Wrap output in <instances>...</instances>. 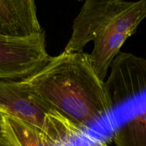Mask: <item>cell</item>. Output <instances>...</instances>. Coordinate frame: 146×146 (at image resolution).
<instances>
[{
  "mask_svg": "<svg viewBox=\"0 0 146 146\" xmlns=\"http://www.w3.org/2000/svg\"><path fill=\"white\" fill-rule=\"evenodd\" d=\"M41 30L35 0H0V33L27 36Z\"/></svg>",
  "mask_w": 146,
  "mask_h": 146,
  "instance_id": "6",
  "label": "cell"
},
{
  "mask_svg": "<svg viewBox=\"0 0 146 146\" xmlns=\"http://www.w3.org/2000/svg\"><path fill=\"white\" fill-rule=\"evenodd\" d=\"M145 17L146 0H85L73 22L72 33L64 52H82L88 42H93L90 62L104 81L122 46Z\"/></svg>",
  "mask_w": 146,
  "mask_h": 146,
  "instance_id": "2",
  "label": "cell"
},
{
  "mask_svg": "<svg viewBox=\"0 0 146 146\" xmlns=\"http://www.w3.org/2000/svg\"><path fill=\"white\" fill-rule=\"evenodd\" d=\"M45 32L27 36L0 33V80L24 81L47 64Z\"/></svg>",
  "mask_w": 146,
  "mask_h": 146,
  "instance_id": "4",
  "label": "cell"
},
{
  "mask_svg": "<svg viewBox=\"0 0 146 146\" xmlns=\"http://www.w3.org/2000/svg\"><path fill=\"white\" fill-rule=\"evenodd\" d=\"M105 88L112 110L146 95V60L120 52L110 66Z\"/></svg>",
  "mask_w": 146,
  "mask_h": 146,
  "instance_id": "5",
  "label": "cell"
},
{
  "mask_svg": "<svg viewBox=\"0 0 146 146\" xmlns=\"http://www.w3.org/2000/svg\"><path fill=\"white\" fill-rule=\"evenodd\" d=\"M0 146H11L6 140L0 134Z\"/></svg>",
  "mask_w": 146,
  "mask_h": 146,
  "instance_id": "10",
  "label": "cell"
},
{
  "mask_svg": "<svg viewBox=\"0 0 146 146\" xmlns=\"http://www.w3.org/2000/svg\"><path fill=\"white\" fill-rule=\"evenodd\" d=\"M0 134L11 146H60L23 120L2 113Z\"/></svg>",
  "mask_w": 146,
  "mask_h": 146,
  "instance_id": "7",
  "label": "cell"
},
{
  "mask_svg": "<svg viewBox=\"0 0 146 146\" xmlns=\"http://www.w3.org/2000/svg\"><path fill=\"white\" fill-rule=\"evenodd\" d=\"M0 113L23 120L60 146L85 133L36 96L25 81L0 80Z\"/></svg>",
  "mask_w": 146,
  "mask_h": 146,
  "instance_id": "3",
  "label": "cell"
},
{
  "mask_svg": "<svg viewBox=\"0 0 146 146\" xmlns=\"http://www.w3.org/2000/svg\"><path fill=\"white\" fill-rule=\"evenodd\" d=\"M113 140L116 146H146V110L120 126Z\"/></svg>",
  "mask_w": 146,
  "mask_h": 146,
  "instance_id": "8",
  "label": "cell"
},
{
  "mask_svg": "<svg viewBox=\"0 0 146 146\" xmlns=\"http://www.w3.org/2000/svg\"><path fill=\"white\" fill-rule=\"evenodd\" d=\"M25 81L32 92L85 131L113 112L105 88L84 52H63Z\"/></svg>",
  "mask_w": 146,
  "mask_h": 146,
  "instance_id": "1",
  "label": "cell"
},
{
  "mask_svg": "<svg viewBox=\"0 0 146 146\" xmlns=\"http://www.w3.org/2000/svg\"><path fill=\"white\" fill-rule=\"evenodd\" d=\"M82 146H108L104 140L95 137H88L85 140V144Z\"/></svg>",
  "mask_w": 146,
  "mask_h": 146,
  "instance_id": "9",
  "label": "cell"
}]
</instances>
